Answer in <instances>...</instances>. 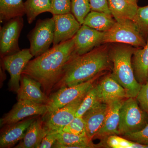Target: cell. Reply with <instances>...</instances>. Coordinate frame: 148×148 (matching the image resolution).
<instances>
[{
  "label": "cell",
  "instance_id": "5b68a950",
  "mask_svg": "<svg viewBox=\"0 0 148 148\" xmlns=\"http://www.w3.org/2000/svg\"><path fill=\"white\" fill-rule=\"evenodd\" d=\"M147 40L141 34L135 22L131 20L116 21L109 31L105 32L103 44L120 43L142 47Z\"/></svg>",
  "mask_w": 148,
  "mask_h": 148
},
{
  "label": "cell",
  "instance_id": "d4e9b609",
  "mask_svg": "<svg viewBox=\"0 0 148 148\" xmlns=\"http://www.w3.org/2000/svg\"><path fill=\"white\" fill-rule=\"evenodd\" d=\"M51 0H27L24 2L25 14L29 24L34 22L37 16L50 12Z\"/></svg>",
  "mask_w": 148,
  "mask_h": 148
},
{
  "label": "cell",
  "instance_id": "52a82bcc",
  "mask_svg": "<svg viewBox=\"0 0 148 148\" xmlns=\"http://www.w3.org/2000/svg\"><path fill=\"white\" fill-rule=\"evenodd\" d=\"M100 75H98L90 80L77 85L61 87L55 92L51 93L46 105L47 113L51 112L63 108L86 94L93 86L95 81Z\"/></svg>",
  "mask_w": 148,
  "mask_h": 148
},
{
  "label": "cell",
  "instance_id": "30bf717a",
  "mask_svg": "<svg viewBox=\"0 0 148 148\" xmlns=\"http://www.w3.org/2000/svg\"><path fill=\"white\" fill-rule=\"evenodd\" d=\"M24 27L22 16L12 18L4 23L0 30V54L1 58L21 50L18 39Z\"/></svg>",
  "mask_w": 148,
  "mask_h": 148
},
{
  "label": "cell",
  "instance_id": "e0dca14e",
  "mask_svg": "<svg viewBox=\"0 0 148 148\" xmlns=\"http://www.w3.org/2000/svg\"><path fill=\"white\" fill-rule=\"evenodd\" d=\"M109 108V104L100 102L83 116L86 124V137L90 141L103 125Z\"/></svg>",
  "mask_w": 148,
  "mask_h": 148
},
{
  "label": "cell",
  "instance_id": "f546056e",
  "mask_svg": "<svg viewBox=\"0 0 148 148\" xmlns=\"http://www.w3.org/2000/svg\"><path fill=\"white\" fill-rule=\"evenodd\" d=\"M61 131L80 136H86V124L83 117H75Z\"/></svg>",
  "mask_w": 148,
  "mask_h": 148
},
{
  "label": "cell",
  "instance_id": "d590c367",
  "mask_svg": "<svg viewBox=\"0 0 148 148\" xmlns=\"http://www.w3.org/2000/svg\"><path fill=\"white\" fill-rule=\"evenodd\" d=\"M147 81H148V76H147Z\"/></svg>",
  "mask_w": 148,
  "mask_h": 148
},
{
  "label": "cell",
  "instance_id": "ffe728a7",
  "mask_svg": "<svg viewBox=\"0 0 148 148\" xmlns=\"http://www.w3.org/2000/svg\"><path fill=\"white\" fill-rule=\"evenodd\" d=\"M47 135L42 118H36L27 129L24 138L14 148H39L43 138Z\"/></svg>",
  "mask_w": 148,
  "mask_h": 148
},
{
  "label": "cell",
  "instance_id": "603a6c76",
  "mask_svg": "<svg viewBox=\"0 0 148 148\" xmlns=\"http://www.w3.org/2000/svg\"><path fill=\"white\" fill-rule=\"evenodd\" d=\"M116 21L111 14L91 11L86 17L83 24L99 32H106L111 29Z\"/></svg>",
  "mask_w": 148,
  "mask_h": 148
},
{
  "label": "cell",
  "instance_id": "2e32d148",
  "mask_svg": "<svg viewBox=\"0 0 148 148\" xmlns=\"http://www.w3.org/2000/svg\"><path fill=\"white\" fill-rule=\"evenodd\" d=\"M96 86L101 103L109 104L127 98L124 88L115 79L111 74L104 77Z\"/></svg>",
  "mask_w": 148,
  "mask_h": 148
},
{
  "label": "cell",
  "instance_id": "7402d4cb",
  "mask_svg": "<svg viewBox=\"0 0 148 148\" xmlns=\"http://www.w3.org/2000/svg\"><path fill=\"white\" fill-rule=\"evenodd\" d=\"M98 147L100 146L94 145L86 136H80L61 131L58 132L57 141L52 148H90Z\"/></svg>",
  "mask_w": 148,
  "mask_h": 148
},
{
  "label": "cell",
  "instance_id": "44dd1931",
  "mask_svg": "<svg viewBox=\"0 0 148 148\" xmlns=\"http://www.w3.org/2000/svg\"><path fill=\"white\" fill-rule=\"evenodd\" d=\"M135 78L141 84L147 81L148 74V39L145 45L136 48L132 59Z\"/></svg>",
  "mask_w": 148,
  "mask_h": 148
},
{
  "label": "cell",
  "instance_id": "9c48e42d",
  "mask_svg": "<svg viewBox=\"0 0 148 148\" xmlns=\"http://www.w3.org/2000/svg\"><path fill=\"white\" fill-rule=\"evenodd\" d=\"M33 57L29 48L21 49L1 58L3 67L10 75L9 87L12 91L17 92L20 87L22 73Z\"/></svg>",
  "mask_w": 148,
  "mask_h": 148
},
{
  "label": "cell",
  "instance_id": "1f68e13d",
  "mask_svg": "<svg viewBox=\"0 0 148 148\" xmlns=\"http://www.w3.org/2000/svg\"><path fill=\"white\" fill-rule=\"evenodd\" d=\"M123 136L126 139L136 143L148 145V124L140 131L127 134Z\"/></svg>",
  "mask_w": 148,
  "mask_h": 148
},
{
  "label": "cell",
  "instance_id": "8992f818",
  "mask_svg": "<svg viewBox=\"0 0 148 148\" xmlns=\"http://www.w3.org/2000/svg\"><path fill=\"white\" fill-rule=\"evenodd\" d=\"M54 27L53 17L37 21L34 28L28 35L29 49L34 57L41 55L50 49L54 39Z\"/></svg>",
  "mask_w": 148,
  "mask_h": 148
},
{
  "label": "cell",
  "instance_id": "d6986e66",
  "mask_svg": "<svg viewBox=\"0 0 148 148\" xmlns=\"http://www.w3.org/2000/svg\"><path fill=\"white\" fill-rule=\"evenodd\" d=\"M138 0H108L111 14L116 21H133L138 11Z\"/></svg>",
  "mask_w": 148,
  "mask_h": 148
},
{
  "label": "cell",
  "instance_id": "f1b7e54d",
  "mask_svg": "<svg viewBox=\"0 0 148 148\" xmlns=\"http://www.w3.org/2000/svg\"><path fill=\"white\" fill-rule=\"evenodd\" d=\"M133 21L146 40L148 39V5L138 8Z\"/></svg>",
  "mask_w": 148,
  "mask_h": 148
},
{
  "label": "cell",
  "instance_id": "8fae6325",
  "mask_svg": "<svg viewBox=\"0 0 148 148\" xmlns=\"http://www.w3.org/2000/svg\"><path fill=\"white\" fill-rule=\"evenodd\" d=\"M46 105L37 104L26 100H18L11 110L1 119V126L14 123L35 116H43L47 112Z\"/></svg>",
  "mask_w": 148,
  "mask_h": 148
},
{
  "label": "cell",
  "instance_id": "cb8c5ba5",
  "mask_svg": "<svg viewBox=\"0 0 148 148\" xmlns=\"http://www.w3.org/2000/svg\"><path fill=\"white\" fill-rule=\"evenodd\" d=\"M25 14L23 0H0V20L5 23L12 18L23 16Z\"/></svg>",
  "mask_w": 148,
  "mask_h": 148
},
{
  "label": "cell",
  "instance_id": "277c9868",
  "mask_svg": "<svg viewBox=\"0 0 148 148\" xmlns=\"http://www.w3.org/2000/svg\"><path fill=\"white\" fill-rule=\"evenodd\" d=\"M147 124V115L140 108L136 98L125 99L120 110L119 135L124 136L138 132Z\"/></svg>",
  "mask_w": 148,
  "mask_h": 148
},
{
  "label": "cell",
  "instance_id": "4fadbf2b",
  "mask_svg": "<svg viewBox=\"0 0 148 148\" xmlns=\"http://www.w3.org/2000/svg\"><path fill=\"white\" fill-rule=\"evenodd\" d=\"M105 32H99L82 24L74 36L75 53L81 55L103 44Z\"/></svg>",
  "mask_w": 148,
  "mask_h": 148
},
{
  "label": "cell",
  "instance_id": "836d02e7",
  "mask_svg": "<svg viewBox=\"0 0 148 148\" xmlns=\"http://www.w3.org/2000/svg\"><path fill=\"white\" fill-rule=\"evenodd\" d=\"M91 11L111 14L108 0H88Z\"/></svg>",
  "mask_w": 148,
  "mask_h": 148
},
{
  "label": "cell",
  "instance_id": "ac0fdd59",
  "mask_svg": "<svg viewBox=\"0 0 148 148\" xmlns=\"http://www.w3.org/2000/svg\"><path fill=\"white\" fill-rule=\"evenodd\" d=\"M125 99L109 104L108 110L104 123L94 138L104 140L111 135H119L120 110Z\"/></svg>",
  "mask_w": 148,
  "mask_h": 148
},
{
  "label": "cell",
  "instance_id": "83f0119b",
  "mask_svg": "<svg viewBox=\"0 0 148 148\" xmlns=\"http://www.w3.org/2000/svg\"><path fill=\"white\" fill-rule=\"evenodd\" d=\"M71 13L80 24L82 25L84 19L91 11L88 0H71Z\"/></svg>",
  "mask_w": 148,
  "mask_h": 148
},
{
  "label": "cell",
  "instance_id": "9a60e30c",
  "mask_svg": "<svg viewBox=\"0 0 148 148\" xmlns=\"http://www.w3.org/2000/svg\"><path fill=\"white\" fill-rule=\"evenodd\" d=\"M38 82L27 75L22 74L20 87L17 91L18 100H26L39 104L47 105L49 97L41 89Z\"/></svg>",
  "mask_w": 148,
  "mask_h": 148
},
{
  "label": "cell",
  "instance_id": "7c38bea8",
  "mask_svg": "<svg viewBox=\"0 0 148 148\" xmlns=\"http://www.w3.org/2000/svg\"><path fill=\"white\" fill-rule=\"evenodd\" d=\"M52 17L55 24L53 46L73 38L82 26L71 12Z\"/></svg>",
  "mask_w": 148,
  "mask_h": 148
},
{
  "label": "cell",
  "instance_id": "4dcf8cb0",
  "mask_svg": "<svg viewBox=\"0 0 148 148\" xmlns=\"http://www.w3.org/2000/svg\"><path fill=\"white\" fill-rule=\"evenodd\" d=\"M52 15L71 12V0H51L50 12Z\"/></svg>",
  "mask_w": 148,
  "mask_h": 148
},
{
  "label": "cell",
  "instance_id": "6da1fadb",
  "mask_svg": "<svg viewBox=\"0 0 148 148\" xmlns=\"http://www.w3.org/2000/svg\"><path fill=\"white\" fill-rule=\"evenodd\" d=\"M76 55L73 38L30 60L22 74L38 82L49 97L62 78L66 65Z\"/></svg>",
  "mask_w": 148,
  "mask_h": 148
},
{
  "label": "cell",
  "instance_id": "7a4b0ae2",
  "mask_svg": "<svg viewBox=\"0 0 148 148\" xmlns=\"http://www.w3.org/2000/svg\"><path fill=\"white\" fill-rule=\"evenodd\" d=\"M109 48L105 44L87 53L75 56L66 65L63 77L54 90L86 82L110 69L112 64Z\"/></svg>",
  "mask_w": 148,
  "mask_h": 148
},
{
  "label": "cell",
  "instance_id": "4316f807",
  "mask_svg": "<svg viewBox=\"0 0 148 148\" xmlns=\"http://www.w3.org/2000/svg\"><path fill=\"white\" fill-rule=\"evenodd\" d=\"M107 147L111 148H148V145H143L131 141L118 135L109 136L103 140Z\"/></svg>",
  "mask_w": 148,
  "mask_h": 148
},
{
  "label": "cell",
  "instance_id": "d6a6232c",
  "mask_svg": "<svg viewBox=\"0 0 148 148\" xmlns=\"http://www.w3.org/2000/svg\"><path fill=\"white\" fill-rule=\"evenodd\" d=\"M136 98L140 104V108L147 114L148 117V81L142 85Z\"/></svg>",
  "mask_w": 148,
  "mask_h": 148
},
{
  "label": "cell",
  "instance_id": "484cf974",
  "mask_svg": "<svg viewBox=\"0 0 148 148\" xmlns=\"http://www.w3.org/2000/svg\"><path fill=\"white\" fill-rule=\"evenodd\" d=\"M100 102L97 86L94 85L86 94L77 111L75 116L82 117L88 111Z\"/></svg>",
  "mask_w": 148,
  "mask_h": 148
},
{
  "label": "cell",
  "instance_id": "5bb4252c",
  "mask_svg": "<svg viewBox=\"0 0 148 148\" xmlns=\"http://www.w3.org/2000/svg\"><path fill=\"white\" fill-rule=\"evenodd\" d=\"M35 116L21 121L3 126L0 135V148H10L24 138L26 131L32 122L37 118Z\"/></svg>",
  "mask_w": 148,
  "mask_h": 148
},
{
  "label": "cell",
  "instance_id": "3957f363",
  "mask_svg": "<svg viewBox=\"0 0 148 148\" xmlns=\"http://www.w3.org/2000/svg\"><path fill=\"white\" fill-rule=\"evenodd\" d=\"M136 48L118 43L109 48V55L112 65L111 75L124 88L127 98H136L142 86L135 78L132 66V56Z\"/></svg>",
  "mask_w": 148,
  "mask_h": 148
},
{
  "label": "cell",
  "instance_id": "ba28073f",
  "mask_svg": "<svg viewBox=\"0 0 148 148\" xmlns=\"http://www.w3.org/2000/svg\"><path fill=\"white\" fill-rule=\"evenodd\" d=\"M86 93L63 108L42 116L43 126L47 134L61 131L73 120Z\"/></svg>",
  "mask_w": 148,
  "mask_h": 148
},
{
  "label": "cell",
  "instance_id": "e575fe53",
  "mask_svg": "<svg viewBox=\"0 0 148 148\" xmlns=\"http://www.w3.org/2000/svg\"><path fill=\"white\" fill-rule=\"evenodd\" d=\"M58 132L49 133L43 138L39 148H52L57 140Z\"/></svg>",
  "mask_w": 148,
  "mask_h": 148
}]
</instances>
